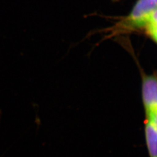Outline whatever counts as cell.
Returning <instances> with one entry per match:
<instances>
[{
  "instance_id": "obj_1",
  "label": "cell",
  "mask_w": 157,
  "mask_h": 157,
  "mask_svg": "<svg viewBox=\"0 0 157 157\" xmlns=\"http://www.w3.org/2000/svg\"><path fill=\"white\" fill-rule=\"evenodd\" d=\"M141 98L145 115L157 111V75H142Z\"/></svg>"
},
{
  "instance_id": "obj_2",
  "label": "cell",
  "mask_w": 157,
  "mask_h": 157,
  "mask_svg": "<svg viewBox=\"0 0 157 157\" xmlns=\"http://www.w3.org/2000/svg\"><path fill=\"white\" fill-rule=\"evenodd\" d=\"M157 8L155 0H138L128 17L127 22L132 26H144L150 15Z\"/></svg>"
},
{
  "instance_id": "obj_3",
  "label": "cell",
  "mask_w": 157,
  "mask_h": 157,
  "mask_svg": "<svg viewBox=\"0 0 157 157\" xmlns=\"http://www.w3.org/2000/svg\"><path fill=\"white\" fill-rule=\"evenodd\" d=\"M144 136L149 157H157V130L151 122L146 119Z\"/></svg>"
},
{
  "instance_id": "obj_4",
  "label": "cell",
  "mask_w": 157,
  "mask_h": 157,
  "mask_svg": "<svg viewBox=\"0 0 157 157\" xmlns=\"http://www.w3.org/2000/svg\"><path fill=\"white\" fill-rule=\"evenodd\" d=\"M146 27L147 32L152 39L157 43V23L150 22L147 23L144 26Z\"/></svg>"
},
{
  "instance_id": "obj_5",
  "label": "cell",
  "mask_w": 157,
  "mask_h": 157,
  "mask_svg": "<svg viewBox=\"0 0 157 157\" xmlns=\"http://www.w3.org/2000/svg\"><path fill=\"white\" fill-rule=\"evenodd\" d=\"M146 119L149 120L157 130V111L146 114Z\"/></svg>"
}]
</instances>
